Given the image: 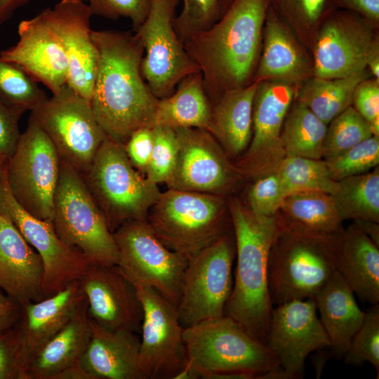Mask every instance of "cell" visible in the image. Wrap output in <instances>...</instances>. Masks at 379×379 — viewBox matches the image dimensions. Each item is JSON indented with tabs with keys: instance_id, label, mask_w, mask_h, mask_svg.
<instances>
[{
	"instance_id": "1",
	"label": "cell",
	"mask_w": 379,
	"mask_h": 379,
	"mask_svg": "<svg viewBox=\"0 0 379 379\" xmlns=\"http://www.w3.org/2000/svg\"><path fill=\"white\" fill-rule=\"evenodd\" d=\"M91 37L99 53L91 107L107 137L124 145L135 131L154 127L159 100L141 74L143 46L128 31L92 30Z\"/></svg>"
},
{
	"instance_id": "2",
	"label": "cell",
	"mask_w": 379,
	"mask_h": 379,
	"mask_svg": "<svg viewBox=\"0 0 379 379\" xmlns=\"http://www.w3.org/2000/svg\"><path fill=\"white\" fill-rule=\"evenodd\" d=\"M268 7V0H233L211 27L184 44L199 67L211 105L253 82Z\"/></svg>"
},
{
	"instance_id": "3",
	"label": "cell",
	"mask_w": 379,
	"mask_h": 379,
	"mask_svg": "<svg viewBox=\"0 0 379 379\" xmlns=\"http://www.w3.org/2000/svg\"><path fill=\"white\" fill-rule=\"evenodd\" d=\"M227 203L235 238L237 265L224 315L265 344L274 308L268 290L267 261L277 229V216L256 215L233 194L227 197Z\"/></svg>"
},
{
	"instance_id": "4",
	"label": "cell",
	"mask_w": 379,
	"mask_h": 379,
	"mask_svg": "<svg viewBox=\"0 0 379 379\" xmlns=\"http://www.w3.org/2000/svg\"><path fill=\"white\" fill-rule=\"evenodd\" d=\"M187 362L177 379H285L267 346L230 317L184 328Z\"/></svg>"
},
{
	"instance_id": "5",
	"label": "cell",
	"mask_w": 379,
	"mask_h": 379,
	"mask_svg": "<svg viewBox=\"0 0 379 379\" xmlns=\"http://www.w3.org/2000/svg\"><path fill=\"white\" fill-rule=\"evenodd\" d=\"M277 216V215H276ZM277 229L267 261L269 294L273 305L314 298L337 271L340 237L309 234L287 227Z\"/></svg>"
},
{
	"instance_id": "6",
	"label": "cell",
	"mask_w": 379,
	"mask_h": 379,
	"mask_svg": "<svg viewBox=\"0 0 379 379\" xmlns=\"http://www.w3.org/2000/svg\"><path fill=\"white\" fill-rule=\"evenodd\" d=\"M147 221L165 246L187 260L233 230L227 197L172 189L161 192Z\"/></svg>"
},
{
	"instance_id": "7",
	"label": "cell",
	"mask_w": 379,
	"mask_h": 379,
	"mask_svg": "<svg viewBox=\"0 0 379 379\" xmlns=\"http://www.w3.org/2000/svg\"><path fill=\"white\" fill-rule=\"evenodd\" d=\"M82 176L112 232L126 222L147 220L161 194L158 185L133 167L124 145L107 137Z\"/></svg>"
},
{
	"instance_id": "8",
	"label": "cell",
	"mask_w": 379,
	"mask_h": 379,
	"mask_svg": "<svg viewBox=\"0 0 379 379\" xmlns=\"http://www.w3.org/2000/svg\"><path fill=\"white\" fill-rule=\"evenodd\" d=\"M52 223L64 242L80 249L94 265L118 264L112 232L82 175L61 159Z\"/></svg>"
},
{
	"instance_id": "9",
	"label": "cell",
	"mask_w": 379,
	"mask_h": 379,
	"mask_svg": "<svg viewBox=\"0 0 379 379\" xmlns=\"http://www.w3.org/2000/svg\"><path fill=\"white\" fill-rule=\"evenodd\" d=\"M60 158L30 114L26 130L5 164L6 178L17 202L33 216L52 222Z\"/></svg>"
},
{
	"instance_id": "10",
	"label": "cell",
	"mask_w": 379,
	"mask_h": 379,
	"mask_svg": "<svg viewBox=\"0 0 379 379\" xmlns=\"http://www.w3.org/2000/svg\"><path fill=\"white\" fill-rule=\"evenodd\" d=\"M235 256L232 230L187 260L177 305L184 328L224 316L233 286Z\"/></svg>"
},
{
	"instance_id": "11",
	"label": "cell",
	"mask_w": 379,
	"mask_h": 379,
	"mask_svg": "<svg viewBox=\"0 0 379 379\" xmlns=\"http://www.w3.org/2000/svg\"><path fill=\"white\" fill-rule=\"evenodd\" d=\"M31 114L53 144L60 158L81 175L85 173L107 138L94 116L91 102L66 84Z\"/></svg>"
},
{
	"instance_id": "12",
	"label": "cell",
	"mask_w": 379,
	"mask_h": 379,
	"mask_svg": "<svg viewBox=\"0 0 379 379\" xmlns=\"http://www.w3.org/2000/svg\"><path fill=\"white\" fill-rule=\"evenodd\" d=\"M112 234L117 265L131 281L154 288L177 307L187 260L165 246L147 220L126 222Z\"/></svg>"
},
{
	"instance_id": "13",
	"label": "cell",
	"mask_w": 379,
	"mask_h": 379,
	"mask_svg": "<svg viewBox=\"0 0 379 379\" xmlns=\"http://www.w3.org/2000/svg\"><path fill=\"white\" fill-rule=\"evenodd\" d=\"M178 2L179 0H151L146 19L134 32L144 48L141 74L158 99L168 97L183 79L200 72L173 27Z\"/></svg>"
},
{
	"instance_id": "14",
	"label": "cell",
	"mask_w": 379,
	"mask_h": 379,
	"mask_svg": "<svg viewBox=\"0 0 379 379\" xmlns=\"http://www.w3.org/2000/svg\"><path fill=\"white\" fill-rule=\"evenodd\" d=\"M0 212L9 217L41 259L43 298L79 280L93 265L80 249L67 244L59 237L51 221L33 216L17 202L8 185L5 165L0 180Z\"/></svg>"
},
{
	"instance_id": "15",
	"label": "cell",
	"mask_w": 379,
	"mask_h": 379,
	"mask_svg": "<svg viewBox=\"0 0 379 379\" xmlns=\"http://www.w3.org/2000/svg\"><path fill=\"white\" fill-rule=\"evenodd\" d=\"M178 152L168 189L228 197L244 180L234 163L206 130L175 129Z\"/></svg>"
},
{
	"instance_id": "16",
	"label": "cell",
	"mask_w": 379,
	"mask_h": 379,
	"mask_svg": "<svg viewBox=\"0 0 379 379\" xmlns=\"http://www.w3.org/2000/svg\"><path fill=\"white\" fill-rule=\"evenodd\" d=\"M135 287L143 310L140 369L146 379H177L187 362L177 307L152 287Z\"/></svg>"
},
{
	"instance_id": "17",
	"label": "cell",
	"mask_w": 379,
	"mask_h": 379,
	"mask_svg": "<svg viewBox=\"0 0 379 379\" xmlns=\"http://www.w3.org/2000/svg\"><path fill=\"white\" fill-rule=\"evenodd\" d=\"M298 87L274 80L258 83L253 104L251 140L234 163L244 180L253 181L273 172L285 157L281 133Z\"/></svg>"
},
{
	"instance_id": "18",
	"label": "cell",
	"mask_w": 379,
	"mask_h": 379,
	"mask_svg": "<svg viewBox=\"0 0 379 379\" xmlns=\"http://www.w3.org/2000/svg\"><path fill=\"white\" fill-rule=\"evenodd\" d=\"M376 28L348 10L329 11L319 27L312 49L314 76L335 79L366 69L368 51L378 36Z\"/></svg>"
},
{
	"instance_id": "19",
	"label": "cell",
	"mask_w": 379,
	"mask_h": 379,
	"mask_svg": "<svg viewBox=\"0 0 379 379\" xmlns=\"http://www.w3.org/2000/svg\"><path fill=\"white\" fill-rule=\"evenodd\" d=\"M317 311L314 298L288 301L272 310L265 345L285 379L302 378L309 354L329 346Z\"/></svg>"
},
{
	"instance_id": "20",
	"label": "cell",
	"mask_w": 379,
	"mask_h": 379,
	"mask_svg": "<svg viewBox=\"0 0 379 379\" xmlns=\"http://www.w3.org/2000/svg\"><path fill=\"white\" fill-rule=\"evenodd\" d=\"M58 39L68 62L67 85L91 102L99 53L91 37L93 15L82 0H60L41 12Z\"/></svg>"
},
{
	"instance_id": "21",
	"label": "cell",
	"mask_w": 379,
	"mask_h": 379,
	"mask_svg": "<svg viewBox=\"0 0 379 379\" xmlns=\"http://www.w3.org/2000/svg\"><path fill=\"white\" fill-rule=\"evenodd\" d=\"M91 319L109 329L140 332L143 310L135 286L117 265H93L79 280Z\"/></svg>"
},
{
	"instance_id": "22",
	"label": "cell",
	"mask_w": 379,
	"mask_h": 379,
	"mask_svg": "<svg viewBox=\"0 0 379 379\" xmlns=\"http://www.w3.org/2000/svg\"><path fill=\"white\" fill-rule=\"evenodd\" d=\"M17 43L0 52V58L19 65L52 95L67 84L68 62L63 48L41 13L22 20Z\"/></svg>"
},
{
	"instance_id": "23",
	"label": "cell",
	"mask_w": 379,
	"mask_h": 379,
	"mask_svg": "<svg viewBox=\"0 0 379 379\" xmlns=\"http://www.w3.org/2000/svg\"><path fill=\"white\" fill-rule=\"evenodd\" d=\"M314 77V62L307 48L269 6L260 58L253 82L280 81L296 86Z\"/></svg>"
},
{
	"instance_id": "24",
	"label": "cell",
	"mask_w": 379,
	"mask_h": 379,
	"mask_svg": "<svg viewBox=\"0 0 379 379\" xmlns=\"http://www.w3.org/2000/svg\"><path fill=\"white\" fill-rule=\"evenodd\" d=\"M44 267L8 215L0 212V288L21 305L43 299Z\"/></svg>"
},
{
	"instance_id": "25",
	"label": "cell",
	"mask_w": 379,
	"mask_h": 379,
	"mask_svg": "<svg viewBox=\"0 0 379 379\" xmlns=\"http://www.w3.org/2000/svg\"><path fill=\"white\" fill-rule=\"evenodd\" d=\"M90 320L91 338L79 359L93 379H146L139 364L140 338L127 329H109Z\"/></svg>"
},
{
	"instance_id": "26",
	"label": "cell",
	"mask_w": 379,
	"mask_h": 379,
	"mask_svg": "<svg viewBox=\"0 0 379 379\" xmlns=\"http://www.w3.org/2000/svg\"><path fill=\"white\" fill-rule=\"evenodd\" d=\"M84 298L78 280L50 297L22 305L15 326L27 373L32 359L67 323Z\"/></svg>"
},
{
	"instance_id": "27",
	"label": "cell",
	"mask_w": 379,
	"mask_h": 379,
	"mask_svg": "<svg viewBox=\"0 0 379 379\" xmlns=\"http://www.w3.org/2000/svg\"><path fill=\"white\" fill-rule=\"evenodd\" d=\"M314 299L329 339V355L343 359L366 312L359 308L353 291L337 271Z\"/></svg>"
},
{
	"instance_id": "28",
	"label": "cell",
	"mask_w": 379,
	"mask_h": 379,
	"mask_svg": "<svg viewBox=\"0 0 379 379\" xmlns=\"http://www.w3.org/2000/svg\"><path fill=\"white\" fill-rule=\"evenodd\" d=\"M91 334L84 296L67 323L32 359L27 368L28 379H53L77 362L89 343Z\"/></svg>"
},
{
	"instance_id": "29",
	"label": "cell",
	"mask_w": 379,
	"mask_h": 379,
	"mask_svg": "<svg viewBox=\"0 0 379 379\" xmlns=\"http://www.w3.org/2000/svg\"><path fill=\"white\" fill-rule=\"evenodd\" d=\"M258 83L229 91L212 103L208 132L231 159L239 158L252 137L253 104Z\"/></svg>"
},
{
	"instance_id": "30",
	"label": "cell",
	"mask_w": 379,
	"mask_h": 379,
	"mask_svg": "<svg viewBox=\"0 0 379 379\" xmlns=\"http://www.w3.org/2000/svg\"><path fill=\"white\" fill-rule=\"evenodd\" d=\"M337 272L361 300L379 302V247L354 222L344 230Z\"/></svg>"
},
{
	"instance_id": "31",
	"label": "cell",
	"mask_w": 379,
	"mask_h": 379,
	"mask_svg": "<svg viewBox=\"0 0 379 379\" xmlns=\"http://www.w3.org/2000/svg\"><path fill=\"white\" fill-rule=\"evenodd\" d=\"M276 215L287 227L312 235L340 237L345 230L331 195L323 191L305 190L288 194Z\"/></svg>"
},
{
	"instance_id": "32",
	"label": "cell",
	"mask_w": 379,
	"mask_h": 379,
	"mask_svg": "<svg viewBox=\"0 0 379 379\" xmlns=\"http://www.w3.org/2000/svg\"><path fill=\"white\" fill-rule=\"evenodd\" d=\"M211 107L199 72L183 79L171 95L159 100L154 126H164L174 130L196 128L208 131Z\"/></svg>"
},
{
	"instance_id": "33",
	"label": "cell",
	"mask_w": 379,
	"mask_h": 379,
	"mask_svg": "<svg viewBox=\"0 0 379 379\" xmlns=\"http://www.w3.org/2000/svg\"><path fill=\"white\" fill-rule=\"evenodd\" d=\"M371 76L367 68L346 77L323 79L314 76L298 86L294 100L328 125L352 105L357 85Z\"/></svg>"
},
{
	"instance_id": "34",
	"label": "cell",
	"mask_w": 379,
	"mask_h": 379,
	"mask_svg": "<svg viewBox=\"0 0 379 379\" xmlns=\"http://www.w3.org/2000/svg\"><path fill=\"white\" fill-rule=\"evenodd\" d=\"M338 216L379 223V168L337 181L331 194Z\"/></svg>"
},
{
	"instance_id": "35",
	"label": "cell",
	"mask_w": 379,
	"mask_h": 379,
	"mask_svg": "<svg viewBox=\"0 0 379 379\" xmlns=\"http://www.w3.org/2000/svg\"><path fill=\"white\" fill-rule=\"evenodd\" d=\"M327 126L308 107L294 100L281 133L285 157L322 159Z\"/></svg>"
},
{
	"instance_id": "36",
	"label": "cell",
	"mask_w": 379,
	"mask_h": 379,
	"mask_svg": "<svg viewBox=\"0 0 379 379\" xmlns=\"http://www.w3.org/2000/svg\"><path fill=\"white\" fill-rule=\"evenodd\" d=\"M278 18L311 53L319 27L336 8L332 0H268Z\"/></svg>"
},
{
	"instance_id": "37",
	"label": "cell",
	"mask_w": 379,
	"mask_h": 379,
	"mask_svg": "<svg viewBox=\"0 0 379 379\" xmlns=\"http://www.w3.org/2000/svg\"><path fill=\"white\" fill-rule=\"evenodd\" d=\"M289 194L300 191L319 190L331 194L337 186L323 159L285 157L274 170Z\"/></svg>"
},
{
	"instance_id": "38",
	"label": "cell",
	"mask_w": 379,
	"mask_h": 379,
	"mask_svg": "<svg viewBox=\"0 0 379 379\" xmlns=\"http://www.w3.org/2000/svg\"><path fill=\"white\" fill-rule=\"evenodd\" d=\"M372 135L369 124L351 105L328 124L322 159L333 158Z\"/></svg>"
},
{
	"instance_id": "39",
	"label": "cell",
	"mask_w": 379,
	"mask_h": 379,
	"mask_svg": "<svg viewBox=\"0 0 379 379\" xmlns=\"http://www.w3.org/2000/svg\"><path fill=\"white\" fill-rule=\"evenodd\" d=\"M0 93L25 112L32 111L48 96L19 65L0 58Z\"/></svg>"
},
{
	"instance_id": "40",
	"label": "cell",
	"mask_w": 379,
	"mask_h": 379,
	"mask_svg": "<svg viewBox=\"0 0 379 379\" xmlns=\"http://www.w3.org/2000/svg\"><path fill=\"white\" fill-rule=\"evenodd\" d=\"M347 365L361 366L365 362L373 366L379 376V305H372L354 335L343 359Z\"/></svg>"
},
{
	"instance_id": "41",
	"label": "cell",
	"mask_w": 379,
	"mask_h": 379,
	"mask_svg": "<svg viewBox=\"0 0 379 379\" xmlns=\"http://www.w3.org/2000/svg\"><path fill=\"white\" fill-rule=\"evenodd\" d=\"M324 161L335 181L367 173L378 166L379 137L372 135L341 154Z\"/></svg>"
},
{
	"instance_id": "42",
	"label": "cell",
	"mask_w": 379,
	"mask_h": 379,
	"mask_svg": "<svg viewBox=\"0 0 379 379\" xmlns=\"http://www.w3.org/2000/svg\"><path fill=\"white\" fill-rule=\"evenodd\" d=\"M153 146L145 176L153 183H166L176 162L178 143L174 129L164 126L153 128Z\"/></svg>"
},
{
	"instance_id": "43",
	"label": "cell",
	"mask_w": 379,
	"mask_h": 379,
	"mask_svg": "<svg viewBox=\"0 0 379 379\" xmlns=\"http://www.w3.org/2000/svg\"><path fill=\"white\" fill-rule=\"evenodd\" d=\"M220 17L219 0H183L182 8L174 19L173 27L184 44L211 27Z\"/></svg>"
},
{
	"instance_id": "44",
	"label": "cell",
	"mask_w": 379,
	"mask_h": 379,
	"mask_svg": "<svg viewBox=\"0 0 379 379\" xmlns=\"http://www.w3.org/2000/svg\"><path fill=\"white\" fill-rule=\"evenodd\" d=\"M252 182L244 202L256 215H274L289 194L284 182L275 171Z\"/></svg>"
},
{
	"instance_id": "45",
	"label": "cell",
	"mask_w": 379,
	"mask_h": 379,
	"mask_svg": "<svg viewBox=\"0 0 379 379\" xmlns=\"http://www.w3.org/2000/svg\"><path fill=\"white\" fill-rule=\"evenodd\" d=\"M93 15L110 20L128 18L134 32L146 19L151 0H84Z\"/></svg>"
},
{
	"instance_id": "46",
	"label": "cell",
	"mask_w": 379,
	"mask_h": 379,
	"mask_svg": "<svg viewBox=\"0 0 379 379\" xmlns=\"http://www.w3.org/2000/svg\"><path fill=\"white\" fill-rule=\"evenodd\" d=\"M0 379H28L16 326L0 334Z\"/></svg>"
},
{
	"instance_id": "47",
	"label": "cell",
	"mask_w": 379,
	"mask_h": 379,
	"mask_svg": "<svg viewBox=\"0 0 379 379\" xmlns=\"http://www.w3.org/2000/svg\"><path fill=\"white\" fill-rule=\"evenodd\" d=\"M352 105L369 124L373 135L379 137V80L370 77L359 82Z\"/></svg>"
},
{
	"instance_id": "48",
	"label": "cell",
	"mask_w": 379,
	"mask_h": 379,
	"mask_svg": "<svg viewBox=\"0 0 379 379\" xmlns=\"http://www.w3.org/2000/svg\"><path fill=\"white\" fill-rule=\"evenodd\" d=\"M25 112L12 105L0 93V153L8 158L20 137L19 121Z\"/></svg>"
},
{
	"instance_id": "49",
	"label": "cell",
	"mask_w": 379,
	"mask_h": 379,
	"mask_svg": "<svg viewBox=\"0 0 379 379\" xmlns=\"http://www.w3.org/2000/svg\"><path fill=\"white\" fill-rule=\"evenodd\" d=\"M153 140L152 128L143 127L135 131L124 145L133 167L144 175L152 152Z\"/></svg>"
},
{
	"instance_id": "50",
	"label": "cell",
	"mask_w": 379,
	"mask_h": 379,
	"mask_svg": "<svg viewBox=\"0 0 379 379\" xmlns=\"http://www.w3.org/2000/svg\"><path fill=\"white\" fill-rule=\"evenodd\" d=\"M336 8L352 11L372 23L379 25V0H332Z\"/></svg>"
},
{
	"instance_id": "51",
	"label": "cell",
	"mask_w": 379,
	"mask_h": 379,
	"mask_svg": "<svg viewBox=\"0 0 379 379\" xmlns=\"http://www.w3.org/2000/svg\"><path fill=\"white\" fill-rule=\"evenodd\" d=\"M22 305L0 288V334L12 329L18 323Z\"/></svg>"
},
{
	"instance_id": "52",
	"label": "cell",
	"mask_w": 379,
	"mask_h": 379,
	"mask_svg": "<svg viewBox=\"0 0 379 379\" xmlns=\"http://www.w3.org/2000/svg\"><path fill=\"white\" fill-rule=\"evenodd\" d=\"M36 0H0V25L8 21L23 6Z\"/></svg>"
},
{
	"instance_id": "53",
	"label": "cell",
	"mask_w": 379,
	"mask_h": 379,
	"mask_svg": "<svg viewBox=\"0 0 379 379\" xmlns=\"http://www.w3.org/2000/svg\"><path fill=\"white\" fill-rule=\"evenodd\" d=\"M366 67L373 78L379 80V37L373 41L366 56Z\"/></svg>"
},
{
	"instance_id": "54",
	"label": "cell",
	"mask_w": 379,
	"mask_h": 379,
	"mask_svg": "<svg viewBox=\"0 0 379 379\" xmlns=\"http://www.w3.org/2000/svg\"><path fill=\"white\" fill-rule=\"evenodd\" d=\"M79 361L58 373L53 379H93Z\"/></svg>"
},
{
	"instance_id": "55",
	"label": "cell",
	"mask_w": 379,
	"mask_h": 379,
	"mask_svg": "<svg viewBox=\"0 0 379 379\" xmlns=\"http://www.w3.org/2000/svg\"><path fill=\"white\" fill-rule=\"evenodd\" d=\"M354 223L379 247V223L370 220H354Z\"/></svg>"
},
{
	"instance_id": "56",
	"label": "cell",
	"mask_w": 379,
	"mask_h": 379,
	"mask_svg": "<svg viewBox=\"0 0 379 379\" xmlns=\"http://www.w3.org/2000/svg\"><path fill=\"white\" fill-rule=\"evenodd\" d=\"M233 0H219L220 4V17L223 13L227 11Z\"/></svg>"
},
{
	"instance_id": "57",
	"label": "cell",
	"mask_w": 379,
	"mask_h": 379,
	"mask_svg": "<svg viewBox=\"0 0 379 379\" xmlns=\"http://www.w3.org/2000/svg\"><path fill=\"white\" fill-rule=\"evenodd\" d=\"M6 159L7 158L0 153V180L2 175V173L4 171V165H5V162Z\"/></svg>"
}]
</instances>
